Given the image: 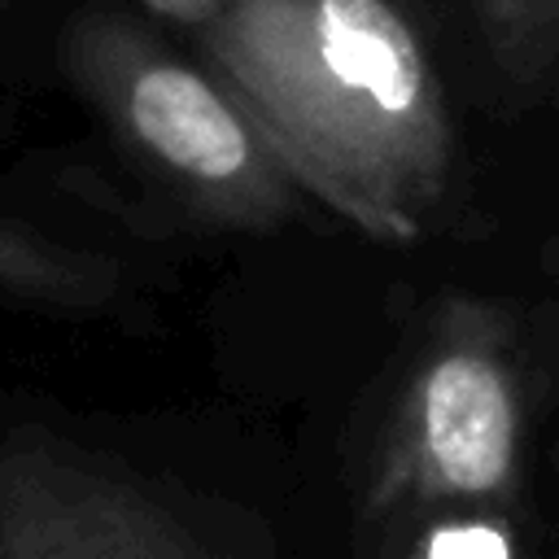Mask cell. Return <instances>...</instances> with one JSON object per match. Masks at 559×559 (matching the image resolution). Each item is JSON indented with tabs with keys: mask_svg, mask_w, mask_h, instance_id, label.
Listing matches in <instances>:
<instances>
[{
	"mask_svg": "<svg viewBox=\"0 0 559 559\" xmlns=\"http://www.w3.org/2000/svg\"><path fill=\"white\" fill-rule=\"evenodd\" d=\"M183 31L288 179L380 245H415L454 179L441 74L393 0H140Z\"/></svg>",
	"mask_w": 559,
	"mask_h": 559,
	"instance_id": "obj_1",
	"label": "cell"
},
{
	"mask_svg": "<svg viewBox=\"0 0 559 559\" xmlns=\"http://www.w3.org/2000/svg\"><path fill=\"white\" fill-rule=\"evenodd\" d=\"M524 489V371L515 319L476 297L437 310L397 393L362 520L406 528L437 515H511Z\"/></svg>",
	"mask_w": 559,
	"mask_h": 559,
	"instance_id": "obj_2",
	"label": "cell"
},
{
	"mask_svg": "<svg viewBox=\"0 0 559 559\" xmlns=\"http://www.w3.org/2000/svg\"><path fill=\"white\" fill-rule=\"evenodd\" d=\"M61 66L118 135L205 214L266 227L293 210L301 188L236 96L135 13L79 9L61 31Z\"/></svg>",
	"mask_w": 559,
	"mask_h": 559,
	"instance_id": "obj_3",
	"label": "cell"
},
{
	"mask_svg": "<svg viewBox=\"0 0 559 559\" xmlns=\"http://www.w3.org/2000/svg\"><path fill=\"white\" fill-rule=\"evenodd\" d=\"M0 559H240L44 428L0 441Z\"/></svg>",
	"mask_w": 559,
	"mask_h": 559,
	"instance_id": "obj_4",
	"label": "cell"
},
{
	"mask_svg": "<svg viewBox=\"0 0 559 559\" xmlns=\"http://www.w3.org/2000/svg\"><path fill=\"white\" fill-rule=\"evenodd\" d=\"M489 61L515 87L559 74V0H472Z\"/></svg>",
	"mask_w": 559,
	"mask_h": 559,
	"instance_id": "obj_5",
	"label": "cell"
},
{
	"mask_svg": "<svg viewBox=\"0 0 559 559\" xmlns=\"http://www.w3.org/2000/svg\"><path fill=\"white\" fill-rule=\"evenodd\" d=\"M402 559H515L511 515H437L406 537Z\"/></svg>",
	"mask_w": 559,
	"mask_h": 559,
	"instance_id": "obj_6",
	"label": "cell"
}]
</instances>
